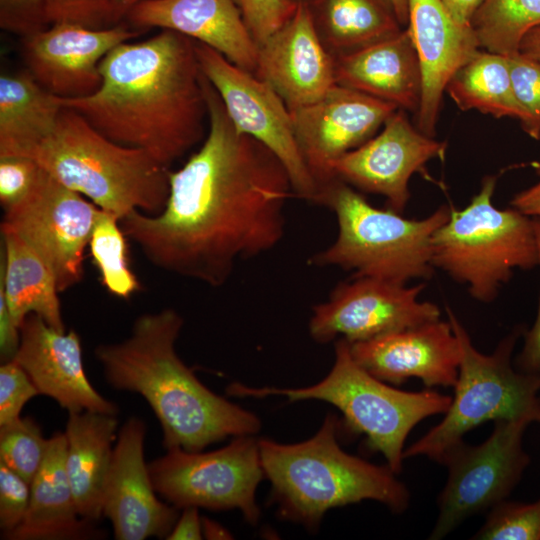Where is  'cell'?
Instances as JSON below:
<instances>
[{
    "label": "cell",
    "mask_w": 540,
    "mask_h": 540,
    "mask_svg": "<svg viewBox=\"0 0 540 540\" xmlns=\"http://www.w3.org/2000/svg\"><path fill=\"white\" fill-rule=\"evenodd\" d=\"M205 91L206 137L181 168L169 171L164 209L154 215L133 210L120 226L154 266L220 287L238 261L281 241L294 193L282 162L234 127L206 78Z\"/></svg>",
    "instance_id": "6da1fadb"
},
{
    "label": "cell",
    "mask_w": 540,
    "mask_h": 540,
    "mask_svg": "<svg viewBox=\"0 0 540 540\" xmlns=\"http://www.w3.org/2000/svg\"><path fill=\"white\" fill-rule=\"evenodd\" d=\"M100 73L94 94L59 98L61 105L166 167L204 141L208 104L193 39L161 30L143 41L121 43L103 58Z\"/></svg>",
    "instance_id": "7a4b0ae2"
},
{
    "label": "cell",
    "mask_w": 540,
    "mask_h": 540,
    "mask_svg": "<svg viewBox=\"0 0 540 540\" xmlns=\"http://www.w3.org/2000/svg\"><path fill=\"white\" fill-rule=\"evenodd\" d=\"M183 322L172 308L143 314L126 339L99 345L95 355L107 382L147 401L166 449L197 452L228 437L257 434L261 421L254 413L208 389L177 355Z\"/></svg>",
    "instance_id": "3957f363"
},
{
    "label": "cell",
    "mask_w": 540,
    "mask_h": 540,
    "mask_svg": "<svg viewBox=\"0 0 540 540\" xmlns=\"http://www.w3.org/2000/svg\"><path fill=\"white\" fill-rule=\"evenodd\" d=\"M341 421L327 414L313 437L294 444L259 439L265 478L279 516L318 528L332 508L374 500L393 513L410 503L407 486L386 465L348 454L339 445Z\"/></svg>",
    "instance_id": "277c9868"
},
{
    "label": "cell",
    "mask_w": 540,
    "mask_h": 540,
    "mask_svg": "<svg viewBox=\"0 0 540 540\" xmlns=\"http://www.w3.org/2000/svg\"><path fill=\"white\" fill-rule=\"evenodd\" d=\"M27 158L119 219L133 210L158 214L168 199V167L109 139L70 108L63 107L53 132Z\"/></svg>",
    "instance_id": "5b68a950"
},
{
    "label": "cell",
    "mask_w": 540,
    "mask_h": 540,
    "mask_svg": "<svg viewBox=\"0 0 540 540\" xmlns=\"http://www.w3.org/2000/svg\"><path fill=\"white\" fill-rule=\"evenodd\" d=\"M317 205L336 217L334 242L313 254L308 264L335 266L399 284L432 278L431 239L449 218L443 205L423 219H408L389 208L380 209L344 181L334 178L320 189Z\"/></svg>",
    "instance_id": "8992f818"
},
{
    "label": "cell",
    "mask_w": 540,
    "mask_h": 540,
    "mask_svg": "<svg viewBox=\"0 0 540 540\" xmlns=\"http://www.w3.org/2000/svg\"><path fill=\"white\" fill-rule=\"evenodd\" d=\"M227 393L253 398L278 395L291 402H328L342 413L343 426L351 433L364 435L367 448L380 452L396 474L402 470L404 444L411 430L430 416L445 414L452 402L451 396L433 390L411 392L385 384L355 362L344 338L335 343L330 372L314 385L281 389L233 383Z\"/></svg>",
    "instance_id": "52a82bcc"
},
{
    "label": "cell",
    "mask_w": 540,
    "mask_h": 540,
    "mask_svg": "<svg viewBox=\"0 0 540 540\" xmlns=\"http://www.w3.org/2000/svg\"><path fill=\"white\" fill-rule=\"evenodd\" d=\"M496 183V176H486L465 208L451 207L431 239L434 268L466 285L471 297L483 303L497 297L515 270L539 267L534 217L512 206H494Z\"/></svg>",
    "instance_id": "ba28073f"
},
{
    "label": "cell",
    "mask_w": 540,
    "mask_h": 540,
    "mask_svg": "<svg viewBox=\"0 0 540 540\" xmlns=\"http://www.w3.org/2000/svg\"><path fill=\"white\" fill-rule=\"evenodd\" d=\"M446 312L461 350L454 397L443 419L404 450V459L425 456L439 463L466 433L490 420L540 424V373L512 366L516 343L526 328L515 327L486 355L476 349L456 314L449 307Z\"/></svg>",
    "instance_id": "9c48e42d"
},
{
    "label": "cell",
    "mask_w": 540,
    "mask_h": 540,
    "mask_svg": "<svg viewBox=\"0 0 540 540\" xmlns=\"http://www.w3.org/2000/svg\"><path fill=\"white\" fill-rule=\"evenodd\" d=\"M253 436L233 437L225 447L210 452L167 449L148 464L156 493L178 509H238L248 523L257 524L256 490L265 475L259 440Z\"/></svg>",
    "instance_id": "30bf717a"
},
{
    "label": "cell",
    "mask_w": 540,
    "mask_h": 540,
    "mask_svg": "<svg viewBox=\"0 0 540 540\" xmlns=\"http://www.w3.org/2000/svg\"><path fill=\"white\" fill-rule=\"evenodd\" d=\"M530 424L526 419L496 420L481 444L461 441L443 455L439 464L446 466L448 476L438 496V517L430 539L444 538L467 518L508 499L530 464L523 448Z\"/></svg>",
    "instance_id": "8fae6325"
},
{
    "label": "cell",
    "mask_w": 540,
    "mask_h": 540,
    "mask_svg": "<svg viewBox=\"0 0 540 540\" xmlns=\"http://www.w3.org/2000/svg\"><path fill=\"white\" fill-rule=\"evenodd\" d=\"M201 71L234 127L271 150L287 170L295 196L317 204L319 187L301 154L290 109L265 81L195 41Z\"/></svg>",
    "instance_id": "7c38bea8"
},
{
    "label": "cell",
    "mask_w": 540,
    "mask_h": 540,
    "mask_svg": "<svg viewBox=\"0 0 540 540\" xmlns=\"http://www.w3.org/2000/svg\"><path fill=\"white\" fill-rule=\"evenodd\" d=\"M100 208L40 167L30 191L4 209L1 230L15 233L43 259L59 292L83 278V259Z\"/></svg>",
    "instance_id": "4fadbf2b"
},
{
    "label": "cell",
    "mask_w": 540,
    "mask_h": 540,
    "mask_svg": "<svg viewBox=\"0 0 540 540\" xmlns=\"http://www.w3.org/2000/svg\"><path fill=\"white\" fill-rule=\"evenodd\" d=\"M424 287L352 276L313 307L309 334L318 343L337 336L353 343L438 320V306L419 299Z\"/></svg>",
    "instance_id": "5bb4252c"
},
{
    "label": "cell",
    "mask_w": 540,
    "mask_h": 540,
    "mask_svg": "<svg viewBox=\"0 0 540 540\" xmlns=\"http://www.w3.org/2000/svg\"><path fill=\"white\" fill-rule=\"evenodd\" d=\"M447 144L413 126L402 109L395 110L381 131L336 160L331 173L353 188L386 198L387 208L402 214L410 199L409 181L426 164L443 159Z\"/></svg>",
    "instance_id": "9a60e30c"
},
{
    "label": "cell",
    "mask_w": 540,
    "mask_h": 540,
    "mask_svg": "<svg viewBox=\"0 0 540 540\" xmlns=\"http://www.w3.org/2000/svg\"><path fill=\"white\" fill-rule=\"evenodd\" d=\"M142 31L123 22L106 28L54 23L22 38V55L27 71L48 92L61 99L83 98L100 88L103 58Z\"/></svg>",
    "instance_id": "2e32d148"
},
{
    "label": "cell",
    "mask_w": 540,
    "mask_h": 540,
    "mask_svg": "<svg viewBox=\"0 0 540 540\" xmlns=\"http://www.w3.org/2000/svg\"><path fill=\"white\" fill-rule=\"evenodd\" d=\"M398 108L335 84L324 96L290 110L295 136L319 193L333 178V163L372 138Z\"/></svg>",
    "instance_id": "e0dca14e"
},
{
    "label": "cell",
    "mask_w": 540,
    "mask_h": 540,
    "mask_svg": "<svg viewBox=\"0 0 540 540\" xmlns=\"http://www.w3.org/2000/svg\"><path fill=\"white\" fill-rule=\"evenodd\" d=\"M145 423L129 418L119 430L106 478L102 514L117 540H144L169 535L178 508L156 496L148 464L144 460Z\"/></svg>",
    "instance_id": "ac0fdd59"
},
{
    "label": "cell",
    "mask_w": 540,
    "mask_h": 540,
    "mask_svg": "<svg viewBox=\"0 0 540 540\" xmlns=\"http://www.w3.org/2000/svg\"><path fill=\"white\" fill-rule=\"evenodd\" d=\"M349 348L358 365L394 385L418 378L428 388L454 387L458 378L461 350L449 320L349 343Z\"/></svg>",
    "instance_id": "d6986e66"
},
{
    "label": "cell",
    "mask_w": 540,
    "mask_h": 540,
    "mask_svg": "<svg viewBox=\"0 0 540 540\" xmlns=\"http://www.w3.org/2000/svg\"><path fill=\"white\" fill-rule=\"evenodd\" d=\"M13 360L40 394L51 397L68 412L117 415V406L99 394L87 378L76 331H58L40 316L30 314L20 327V345Z\"/></svg>",
    "instance_id": "ffe728a7"
},
{
    "label": "cell",
    "mask_w": 540,
    "mask_h": 540,
    "mask_svg": "<svg viewBox=\"0 0 540 540\" xmlns=\"http://www.w3.org/2000/svg\"><path fill=\"white\" fill-rule=\"evenodd\" d=\"M254 74L270 85L290 110L311 104L336 83L335 62L300 3L292 18L258 46Z\"/></svg>",
    "instance_id": "44dd1931"
},
{
    "label": "cell",
    "mask_w": 540,
    "mask_h": 540,
    "mask_svg": "<svg viewBox=\"0 0 540 540\" xmlns=\"http://www.w3.org/2000/svg\"><path fill=\"white\" fill-rule=\"evenodd\" d=\"M420 63L417 128L434 137L443 93L453 74L479 49L471 26L459 25L441 0H408L406 26Z\"/></svg>",
    "instance_id": "7402d4cb"
},
{
    "label": "cell",
    "mask_w": 540,
    "mask_h": 540,
    "mask_svg": "<svg viewBox=\"0 0 540 540\" xmlns=\"http://www.w3.org/2000/svg\"><path fill=\"white\" fill-rule=\"evenodd\" d=\"M125 19L141 30L177 32L251 73L256 70L258 45L234 0H145L134 5Z\"/></svg>",
    "instance_id": "603a6c76"
},
{
    "label": "cell",
    "mask_w": 540,
    "mask_h": 540,
    "mask_svg": "<svg viewBox=\"0 0 540 540\" xmlns=\"http://www.w3.org/2000/svg\"><path fill=\"white\" fill-rule=\"evenodd\" d=\"M336 83L417 113L422 74L408 29L334 60Z\"/></svg>",
    "instance_id": "cb8c5ba5"
},
{
    "label": "cell",
    "mask_w": 540,
    "mask_h": 540,
    "mask_svg": "<svg viewBox=\"0 0 540 540\" xmlns=\"http://www.w3.org/2000/svg\"><path fill=\"white\" fill-rule=\"evenodd\" d=\"M66 438H49L42 465L30 484V500L21 524L3 536L10 540H63L101 537L77 510L65 467Z\"/></svg>",
    "instance_id": "d4e9b609"
},
{
    "label": "cell",
    "mask_w": 540,
    "mask_h": 540,
    "mask_svg": "<svg viewBox=\"0 0 540 540\" xmlns=\"http://www.w3.org/2000/svg\"><path fill=\"white\" fill-rule=\"evenodd\" d=\"M116 415L69 412L65 467L79 515L95 522L102 514L103 492L116 438Z\"/></svg>",
    "instance_id": "484cf974"
},
{
    "label": "cell",
    "mask_w": 540,
    "mask_h": 540,
    "mask_svg": "<svg viewBox=\"0 0 540 540\" xmlns=\"http://www.w3.org/2000/svg\"><path fill=\"white\" fill-rule=\"evenodd\" d=\"M0 289L15 324L20 328L30 314L65 332L59 290L47 264L22 238L1 230Z\"/></svg>",
    "instance_id": "4316f807"
},
{
    "label": "cell",
    "mask_w": 540,
    "mask_h": 540,
    "mask_svg": "<svg viewBox=\"0 0 540 540\" xmlns=\"http://www.w3.org/2000/svg\"><path fill=\"white\" fill-rule=\"evenodd\" d=\"M63 106L26 70L0 77V157H29L55 129Z\"/></svg>",
    "instance_id": "83f0119b"
},
{
    "label": "cell",
    "mask_w": 540,
    "mask_h": 540,
    "mask_svg": "<svg viewBox=\"0 0 540 540\" xmlns=\"http://www.w3.org/2000/svg\"><path fill=\"white\" fill-rule=\"evenodd\" d=\"M306 5L317 36L334 60L403 29L383 0H310Z\"/></svg>",
    "instance_id": "f1b7e54d"
},
{
    "label": "cell",
    "mask_w": 540,
    "mask_h": 540,
    "mask_svg": "<svg viewBox=\"0 0 540 540\" xmlns=\"http://www.w3.org/2000/svg\"><path fill=\"white\" fill-rule=\"evenodd\" d=\"M445 91L461 110L517 118L520 122L524 118L505 55L479 49L453 74Z\"/></svg>",
    "instance_id": "f546056e"
},
{
    "label": "cell",
    "mask_w": 540,
    "mask_h": 540,
    "mask_svg": "<svg viewBox=\"0 0 540 540\" xmlns=\"http://www.w3.org/2000/svg\"><path fill=\"white\" fill-rule=\"evenodd\" d=\"M539 26L540 0H485L471 20L480 49L505 56Z\"/></svg>",
    "instance_id": "4dcf8cb0"
},
{
    "label": "cell",
    "mask_w": 540,
    "mask_h": 540,
    "mask_svg": "<svg viewBox=\"0 0 540 540\" xmlns=\"http://www.w3.org/2000/svg\"><path fill=\"white\" fill-rule=\"evenodd\" d=\"M88 246L101 283L110 294L126 299L139 290L128 263L126 235L115 214L100 208Z\"/></svg>",
    "instance_id": "1f68e13d"
},
{
    "label": "cell",
    "mask_w": 540,
    "mask_h": 540,
    "mask_svg": "<svg viewBox=\"0 0 540 540\" xmlns=\"http://www.w3.org/2000/svg\"><path fill=\"white\" fill-rule=\"evenodd\" d=\"M48 442L32 418L19 417L0 426V463L31 484L45 458Z\"/></svg>",
    "instance_id": "d6a6232c"
},
{
    "label": "cell",
    "mask_w": 540,
    "mask_h": 540,
    "mask_svg": "<svg viewBox=\"0 0 540 540\" xmlns=\"http://www.w3.org/2000/svg\"><path fill=\"white\" fill-rule=\"evenodd\" d=\"M472 539L540 540V498L533 503L505 500L497 504Z\"/></svg>",
    "instance_id": "836d02e7"
},
{
    "label": "cell",
    "mask_w": 540,
    "mask_h": 540,
    "mask_svg": "<svg viewBox=\"0 0 540 540\" xmlns=\"http://www.w3.org/2000/svg\"><path fill=\"white\" fill-rule=\"evenodd\" d=\"M515 98L523 110L524 131L540 139V61L516 52L506 56Z\"/></svg>",
    "instance_id": "e575fe53"
},
{
    "label": "cell",
    "mask_w": 540,
    "mask_h": 540,
    "mask_svg": "<svg viewBox=\"0 0 540 540\" xmlns=\"http://www.w3.org/2000/svg\"><path fill=\"white\" fill-rule=\"evenodd\" d=\"M234 1L258 46L289 21L299 5L293 0Z\"/></svg>",
    "instance_id": "d590c367"
},
{
    "label": "cell",
    "mask_w": 540,
    "mask_h": 540,
    "mask_svg": "<svg viewBox=\"0 0 540 540\" xmlns=\"http://www.w3.org/2000/svg\"><path fill=\"white\" fill-rule=\"evenodd\" d=\"M39 391L14 360L0 366V426L19 417L25 403L39 395Z\"/></svg>",
    "instance_id": "8d00e7d4"
},
{
    "label": "cell",
    "mask_w": 540,
    "mask_h": 540,
    "mask_svg": "<svg viewBox=\"0 0 540 540\" xmlns=\"http://www.w3.org/2000/svg\"><path fill=\"white\" fill-rule=\"evenodd\" d=\"M49 24L69 22L91 28L112 25L108 0H44Z\"/></svg>",
    "instance_id": "74e56055"
},
{
    "label": "cell",
    "mask_w": 540,
    "mask_h": 540,
    "mask_svg": "<svg viewBox=\"0 0 540 540\" xmlns=\"http://www.w3.org/2000/svg\"><path fill=\"white\" fill-rule=\"evenodd\" d=\"M30 484L0 463V528L2 536L12 532L23 521L29 506Z\"/></svg>",
    "instance_id": "f35d334b"
},
{
    "label": "cell",
    "mask_w": 540,
    "mask_h": 540,
    "mask_svg": "<svg viewBox=\"0 0 540 540\" xmlns=\"http://www.w3.org/2000/svg\"><path fill=\"white\" fill-rule=\"evenodd\" d=\"M39 171L40 166L31 158L0 157V202L3 210L25 197Z\"/></svg>",
    "instance_id": "ab89813d"
},
{
    "label": "cell",
    "mask_w": 540,
    "mask_h": 540,
    "mask_svg": "<svg viewBox=\"0 0 540 540\" xmlns=\"http://www.w3.org/2000/svg\"><path fill=\"white\" fill-rule=\"evenodd\" d=\"M49 25L44 0H0L1 29L24 38Z\"/></svg>",
    "instance_id": "60d3db41"
},
{
    "label": "cell",
    "mask_w": 540,
    "mask_h": 540,
    "mask_svg": "<svg viewBox=\"0 0 540 540\" xmlns=\"http://www.w3.org/2000/svg\"><path fill=\"white\" fill-rule=\"evenodd\" d=\"M539 246L540 267V218L534 217ZM521 352L515 359V368L524 373H540V297L537 316L530 329H526Z\"/></svg>",
    "instance_id": "b9f144b4"
},
{
    "label": "cell",
    "mask_w": 540,
    "mask_h": 540,
    "mask_svg": "<svg viewBox=\"0 0 540 540\" xmlns=\"http://www.w3.org/2000/svg\"><path fill=\"white\" fill-rule=\"evenodd\" d=\"M20 345V328L15 324L4 293L0 289V356L2 362L14 359Z\"/></svg>",
    "instance_id": "7bdbcfd3"
},
{
    "label": "cell",
    "mask_w": 540,
    "mask_h": 540,
    "mask_svg": "<svg viewBox=\"0 0 540 540\" xmlns=\"http://www.w3.org/2000/svg\"><path fill=\"white\" fill-rule=\"evenodd\" d=\"M182 510L166 540L202 539V518L199 516L198 507L188 506Z\"/></svg>",
    "instance_id": "ee69618b"
},
{
    "label": "cell",
    "mask_w": 540,
    "mask_h": 540,
    "mask_svg": "<svg viewBox=\"0 0 540 540\" xmlns=\"http://www.w3.org/2000/svg\"><path fill=\"white\" fill-rule=\"evenodd\" d=\"M510 204L530 217L540 218V181L518 192L512 198Z\"/></svg>",
    "instance_id": "f6af8a7d"
},
{
    "label": "cell",
    "mask_w": 540,
    "mask_h": 540,
    "mask_svg": "<svg viewBox=\"0 0 540 540\" xmlns=\"http://www.w3.org/2000/svg\"><path fill=\"white\" fill-rule=\"evenodd\" d=\"M485 0H441L451 17L461 26H471V20Z\"/></svg>",
    "instance_id": "bcb514c9"
},
{
    "label": "cell",
    "mask_w": 540,
    "mask_h": 540,
    "mask_svg": "<svg viewBox=\"0 0 540 540\" xmlns=\"http://www.w3.org/2000/svg\"><path fill=\"white\" fill-rule=\"evenodd\" d=\"M519 52L540 61V26L529 31L523 38Z\"/></svg>",
    "instance_id": "7dc6e473"
},
{
    "label": "cell",
    "mask_w": 540,
    "mask_h": 540,
    "mask_svg": "<svg viewBox=\"0 0 540 540\" xmlns=\"http://www.w3.org/2000/svg\"><path fill=\"white\" fill-rule=\"evenodd\" d=\"M141 1L145 0H108L112 25L121 23L129 10Z\"/></svg>",
    "instance_id": "c3c4849f"
},
{
    "label": "cell",
    "mask_w": 540,
    "mask_h": 540,
    "mask_svg": "<svg viewBox=\"0 0 540 540\" xmlns=\"http://www.w3.org/2000/svg\"><path fill=\"white\" fill-rule=\"evenodd\" d=\"M203 536L207 539H229L232 538L227 529L220 524L208 519L202 518Z\"/></svg>",
    "instance_id": "681fc988"
},
{
    "label": "cell",
    "mask_w": 540,
    "mask_h": 540,
    "mask_svg": "<svg viewBox=\"0 0 540 540\" xmlns=\"http://www.w3.org/2000/svg\"><path fill=\"white\" fill-rule=\"evenodd\" d=\"M393 11L402 27L408 24V0H383Z\"/></svg>",
    "instance_id": "f907efd6"
},
{
    "label": "cell",
    "mask_w": 540,
    "mask_h": 540,
    "mask_svg": "<svg viewBox=\"0 0 540 540\" xmlns=\"http://www.w3.org/2000/svg\"><path fill=\"white\" fill-rule=\"evenodd\" d=\"M294 2H296L297 4H300V3H308L310 0H293Z\"/></svg>",
    "instance_id": "816d5d0a"
},
{
    "label": "cell",
    "mask_w": 540,
    "mask_h": 540,
    "mask_svg": "<svg viewBox=\"0 0 540 540\" xmlns=\"http://www.w3.org/2000/svg\"><path fill=\"white\" fill-rule=\"evenodd\" d=\"M538 168H539V171H540V163H539V165H538Z\"/></svg>",
    "instance_id": "f5cc1de1"
}]
</instances>
